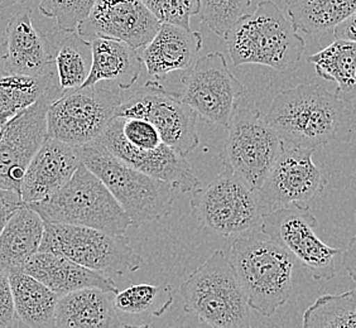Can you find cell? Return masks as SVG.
<instances>
[{
	"label": "cell",
	"instance_id": "obj_1",
	"mask_svg": "<svg viewBox=\"0 0 356 328\" xmlns=\"http://www.w3.org/2000/svg\"><path fill=\"white\" fill-rule=\"evenodd\" d=\"M266 120L286 145L316 149L353 140L355 106L318 83H301L274 96Z\"/></svg>",
	"mask_w": 356,
	"mask_h": 328
},
{
	"label": "cell",
	"instance_id": "obj_2",
	"mask_svg": "<svg viewBox=\"0 0 356 328\" xmlns=\"http://www.w3.org/2000/svg\"><path fill=\"white\" fill-rule=\"evenodd\" d=\"M229 260L250 309L270 317L291 298L295 258L261 227L235 236Z\"/></svg>",
	"mask_w": 356,
	"mask_h": 328
},
{
	"label": "cell",
	"instance_id": "obj_3",
	"mask_svg": "<svg viewBox=\"0 0 356 328\" xmlns=\"http://www.w3.org/2000/svg\"><path fill=\"white\" fill-rule=\"evenodd\" d=\"M235 66L261 65L277 71L293 69L306 43L287 15L272 0L241 15L224 35Z\"/></svg>",
	"mask_w": 356,
	"mask_h": 328
},
{
	"label": "cell",
	"instance_id": "obj_4",
	"mask_svg": "<svg viewBox=\"0 0 356 328\" xmlns=\"http://www.w3.org/2000/svg\"><path fill=\"white\" fill-rule=\"evenodd\" d=\"M83 165L99 178L122 206L131 226L162 219L173 211L175 190L161 179L138 171L92 140L80 147Z\"/></svg>",
	"mask_w": 356,
	"mask_h": 328
},
{
	"label": "cell",
	"instance_id": "obj_5",
	"mask_svg": "<svg viewBox=\"0 0 356 328\" xmlns=\"http://www.w3.org/2000/svg\"><path fill=\"white\" fill-rule=\"evenodd\" d=\"M179 292L185 311L213 328H249L250 307L236 273L222 250H215L192 272Z\"/></svg>",
	"mask_w": 356,
	"mask_h": 328
},
{
	"label": "cell",
	"instance_id": "obj_6",
	"mask_svg": "<svg viewBox=\"0 0 356 328\" xmlns=\"http://www.w3.org/2000/svg\"><path fill=\"white\" fill-rule=\"evenodd\" d=\"M27 205L44 222L86 226L111 235H124L131 226L106 186L83 163L58 191Z\"/></svg>",
	"mask_w": 356,
	"mask_h": 328
},
{
	"label": "cell",
	"instance_id": "obj_7",
	"mask_svg": "<svg viewBox=\"0 0 356 328\" xmlns=\"http://www.w3.org/2000/svg\"><path fill=\"white\" fill-rule=\"evenodd\" d=\"M38 252L66 256L109 277L134 273L144 263L124 235H111L92 227L70 224L44 222Z\"/></svg>",
	"mask_w": 356,
	"mask_h": 328
},
{
	"label": "cell",
	"instance_id": "obj_8",
	"mask_svg": "<svg viewBox=\"0 0 356 328\" xmlns=\"http://www.w3.org/2000/svg\"><path fill=\"white\" fill-rule=\"evenodd\" d=\"M122 91L113 82L100 81L60 96L48 108V137L75 147L95 140L115 117Z\"/></svg>",
	"mask_w": 356,
	"mask_h": 328
},
{
	"label": "cell",
	"instance_id": "obj_9",
	"mask_svg": "<svg viewBox=\"0 0 356 328\" xmlns=\"http://www.w3.org/2000/svg\"><path fill=\"white\" fill-rule=\"evenodd\" d=\"M190 206L206 231L221 236L258 229L264 216L255 190L227 167L209 185L195 188Z\"/></svg>",
	"mask_w": 356,
	"mask_h": 328
},
{
	"label": "cell",
	"instance_id": "obj_10",
	"mask_svg": "<svg viewBox=\"0 0 356 328\" xmlns=\"http://www.w3.org/2000/svg\"><path fill=\"white\" fill-rule=\"evenodd\" d=\"M283 148V140L259 110H235L220 157L225 167L257 191Z\"/></svg>",
	"mask_w": 356,
	"mask_h": 328
},
{
	"label": "cell",
	"instance_id": "obj_11",
	"mask_svg": "<svg viewBox=\"0 0 356 328\" xmlns=\"http://www.w3.org/2000/svg\"><path fill=\"white\" fill-rule=\"evenodd\" d=\"M115 117L144 119L157 128L163 143L187 157L199 147L197 113L184 103L177 94L167 92L157 80L124 97Z\"/></svg>",
	"mask_w": 356,
	"mask_h": 328
},
{
	"label": "cell",
	"instance_id": "obj_12",
	"mask_svg": "<svg viewBox=\"0 0 356 328\" xmlns=\"http://www.w3.org/2000/svg\"><path fill=\"white\" fill-rule=\"evenodd\" d=\"M318 221L307 206H291L269 212L261 231L284 247L316 281H330L337 273L336 260L343 252L325 244L317 235Z\"/></svg>",
	"mask_w": 356,
	"mask_h": 328
},
{
	"label": "cell",
	"instance_id": "obj_13",
	"mask_svg": "<svg viewBox=\"0 0 356 328\" xmlns=\"http://www.w3.org/2000/svg\"><path fill=\"white\" fill-rule=\"evenodd\" d=\"M188 69L178 97L200 117L227 129L238 100L244 94V85L227 67L225 56L211 52Z\"/></svg>",
	"mask_w": 356,
	"mask_h": 328
},
{
	"label": "cell",
	"instance_id": "obj_14",
	"mask_svg": "<svg viewBox=\"0 0 356 328\" xmlns=\"http://www.w3.org/2000/svg\"><path fill=\"white\" fill-rule=\"evenodd\" d=\"M315 148L286 145L257 190L263 215L291 207L307 206L327 185L312 161Z\"/></svg>",
	"mask_w": 356,
	"mask_h": 328
},
{
	"label": "cell",
	"instance_id": "obj_15",
	"mask_svg": "<svg viewBox=\"0 0 356 328\" xmlns=\"http://www.w3.org/2000/svg\"><path fill=\"white\" fill-rule=\"evenodd\" d=\"M62 95L54 85L43 95L9 120L0 137V187L19 192L28 164L48 137L49 105Z\"/></svg>",
	"mask_w": 356,
	"mask_h": 328
},
{
	"label": "cell",
	"instance_id": "obj_16",
	"mask_svg": "<svg viewBox=\"0 0 356 328\" xmlns=\"http://www.w3.org/2000/svg\"><path fill=\"white\" fill-rule=\"evenodd\" d=\"M161 22L140 0H96L76 32L85 40L104 37L131 47H144L157 33Z\"/></svg>",
	"mask_w": 356,
	"mask_h": 328
},
{
	"label": "cell",
	"instance_id": "obj_17",
	"mask_svg": "<svg viewBox=\"0 0 356 328\" xmlns=\"http://www.w3.org/2000/svg\"><path fill=\"white\" fill-rule=\"evenodd\" d=\"M95 140L103 144L113 156L138 171L168 183L175 191L187 193L199 187V178L192 171L186 157L167 144H161L156 149L143 151L127 143L122 136L120 119L118 117L108 124Z\"/></svg>",
	"mask_w": 356,
	"mask_h": 328
},
{
	"label": "cell",
	"instance_id": "obj_18",
	"mask_svg": "<svg viewBox=\"0 0 356 328\" xmlns=\"http://www.w3.org/2000/svg\"><path fill=\"white\" fill-rule=\"evenodd\" d=\"M81 163L80 147L46 138L22 178L19 193L23 202L47 199L72 177Z\"/></svg>",
	"mask_w": 356,
	"mask_h": 328
},
{
	"label": "cell",
	"instance_id": "obj_19",
	"mask_svg": "<svg viewBox=\"0 0 356 328\" xmlns=\"http://www.w3.org/2000/svg\"><path fill=\"white\" fill-rule=\"evenodd\" d=\"M32 14L31 8L23 7L8 21L4 32L7 74L43 76L56 72V41H48L37 31Z\"/></svg>",
	"mask_w": 356,
	"mask_h": 328
},
{
	"label": "cell",
	"instance_id": "obj_20",
	"mask_svg": "<svg viewBox=\"0 0 356 328\" xmlns=\"http://www.w3.org/2000/svg\"><path fill=\"white\" fill-rule=\"evenodd\" d=\"M139 52L152 80H162L173 71H185L193 65L202 48V35L187 28L161 23L157 33Z\"/></svg>",
	"mask_w": 356,
	"mask_h": 328
},
{
	"label": "cell",
	"instance_id": "obj_21",
	"mask_svg": "<svg viewBox=\"0 0 356 328\" xmlns=\"http://www.w3.org/2000/svg\"><path fill=\"white\" fill-rule=\"evenodd\" d=\"M22 272L41 281L60 297L83 288H100L110 293L118 292L117 284L109 275L91 270L57 254L35 253L24 264Z\"/></svg>",
	"mask_w": 356,
	"mask_h": 328
},
{
	"label": "cell",
	"instance_id": "obj_22",
	"mask_svg": "<svg viewBox=\"0 0 356 328\" xmlns=\"http://www.w3.org/2000/svg\"><path fill=\"white\" fill-rule=\"evenodd\" d=\"M110 292L100 288H83L63 294L56 304L54 327H127L114 307Z\"/></svg>",
	"mask_w": 356,
	"mask_h": 328
},
{
	"label": "cell",
	"instance_id": "obj_23",
	"mask_svg": "<svg viewBox=\"0 0 356 328\" xmlns=\"http://www.w3.org/2000/svg\"><path fill=\"white\" fill-rule=\"evenodd\" d=\"M90 43L91 69L83 86L109 81L122 90H128L136 85L143 66L138 49L124 42L104 37L92 38Z\"/></svg>",
	"mask_w": 356,
	"mask_h": 328
},
{
	"label": "cell",
	"instance_id": "obj_24",
	"mask_svg": "<svg viewBox=\"0 0 356 328\" xmlns=\"http://www.w3.org/2000/svg\"><path fill=\"white\" fill-rule=\"evenodd\" d=\"M44 222L27 204L14 212L0 233V272H22L41 245Z\"/></svg>",
	"mask_w": 356,
	"mask_h": 328
},
{
	"label": "cell",
	"instance_id": "obj_25",
	"mask_svg": "<svg viewBox=\"0 0 356 328\" xmlns=\"http://www.w3.org/2000/svg\"><path fill=\"white\" fill-rule=\"evenodd\" d=\"M19 327H54L60 295L24 272L8 274Z\"/></svg>",
	"mask_w": 356,
	"mask_h": 328
},
{
	"label": "cell",
	"instance_id": "obj_26",
	"mask_svg": "<svg viewBox=\"0 0 356 328\" xmlns=\"http://www.w3.org/2000/svg\"><path fill=\"white\" fill-rule=\"evenodd\" d=\"M307 61L315 66L316 74L323 80L335 82L337 95L355 103V42L335 40L320 52L309 56Z\"/></svg>",
	"mask_w": 356,
	"mask_h": 328
},
{
	"label": "cell",
	"instance_id": "obj_27",
	"mask_svg": "<svg viewBox=\"0 0 356 328\" xmlns=\"http://www.w3.org/2000/svg\"><path fill=\"white\" fill-rule=\"evenodd\" d=\"M286 4L292 24L307 35L330 31L356 10V0H286Z\"/></svg>",
	"mask_w": 356,
	"mask_h": 328
},
{
	"label": "cell",
	"instance_id": "obj_28",
	"mask_svg": "<svg viewBox=\"0 0 356 328\" xmlns=\"http://www.w3.org/2000/svg\"><path fill=\"white\" fill-rule=\"evenodd\" d=\"M61 32L55 42L56 76L62 95L81 88L91 69V43L77 32Z\"/></svg>",
	"mask_w": 356,
	"mask_h": 328
},
{
	"label": "cell",
	"instance_id": "obj_29",
	"mask_svg": "<svg viewBox=\"0 0 356 328\" xmlns=\"http://www.w3.org/2000/svg\"><path fill=\"white\" fill-rule=\"evenodd\" d=\"M54 85H58L56 72L43 76H0V124L6 126L9 120L35 103Z\"/></svg>",
	"mask_w": 356,
	"mask_h": 328
},
{
	"label": "cell",
	"instance_id": "obj_30",
	"mask_svg": "<svg viewBox=\"0 0 356 328\" xmlns=\"http://www.w3.org/2000/svg\"><path fill=\"white\" fill-rule=\"evenodd\" d=\"M305 328H356V292L326 294L303 313Z\"/></svg>",
	"mask_w": 356,
	"mask_h": 328
},
{
	"label": "cell",
	"instance_id": "obj_31",
	"mask_svg": "<svg viewBox=\"0 0 356 328\" xmlns=\"http://www.w3.org/2000/svg\"><path fill=\"white\" fill-rule=\"evenodd\" d=\"M171 289L168 286L137 284L114 293L113 303L118 312L127 315H144L153 311V315L163 313L171 304Z\"/></svg>",
	"mask_w": 356,
	"mask_h": 328
},
{
	"label": "cell",
	"instance_id": "obj_32",
	"mask_svg": "<svg viewBox=\"0 0 356 328\" xmlns=\"http://www.w3.org/2000/svg\"><path fill=\"white\" fill-rule=\"evenodd\" d=\"M252 0H200V17L213 33L224 37L235 22L247 13Z\"/></svg>",
	"mask_w": 356,
	"mask_h": 328
},
{
	"label": "cell",
	"instance_id": "obj_33",
	"mask_svg": "<svg viewBox=\"0 0 356 328\" xmlns=\"http://www.w3.org/2000/svg\"><path fill=\"white\" fill-rule=\"evenodd\" d=\"M96 0H40V12L55 19L62 32H75Z\"/></svg>",
	"mask_w": 356,
	"mask_h": 328
},
{
	"label": "cell",
	"instance_id": "obj_34",
	"mask_svg": "<svg viewBox=\"0 0 356 328\" xmlns=\"http://www.w3.org/2000/svg\"><path fill=\"white\" fill-rule=\"evenodd\" d=\"M161 23L191 29V17L200 12V0H140Z\"/></svg>",
	"mask_w": 356,
	"mask_h": 328
},
{
	"label": "cell",
	"instance_id": "obj_35",
	"mask_svg": "<svg viewBox=\"0 0 356 328\" xmlns=\"http://www.w3.org/2000/svg\"><path fill=\"white\" fill-rule=\"evenodd\" d=\"M120 119V130L125 142L137 149H156L163 140L157 128L144 119Z\"/></svg>",
	"mask_w": 356,
	"mask_h": 328
},
{
	"label": "cell",
	"instance_id": "obj_36",
	"mask_svg": "<svg viewBox=\"0 0 356 328\" xmlns=\"http://www.w3.org/2000/svg\"><path fill=\"white\" fill-rule=\"evenodd\" d=\"M19 327L8 275L0 272V328Z\"/></svg>",
	"mask_w": 356,
	"mask_h": 328
},
{
	"label": "cell",
	"instance_id": "obj_37",
	"mask_svg": "<svg viewBox=\"0 0 356 328\" xmlns=\"http://www.w3.org/2000/svg\"><path fill=\"white\" fill-rule=\"evenodd\" d=\"M24 205L19 192L0 187V233L8 221Z\"/></svg>",
	"mask_w": 356,
	"mask_h": 328
},
{
	"label": "cell",
	"instance_id": "obj_38",
	"mask_svg": "<svg viewBox=\"0 0 356 328\" xmlns=\"http://www.w3.org/2000/svg\"><path fill=\"white\" fill-rule=\"evenodd\" d=\"M355 14H351L350 17L337 23L335 27L332 28L335 40L355 42Z\"/></svg>",
	"mask_w": 356,
	"mask_h": 328
},
{
	"label": "cell",
	"instance_id": "obj_39",
	"mask_svg": "<svg viewBox=\"0 0 356 328\" xmlns=\"http://www.w3.org/2000/svg\"><path fill=\"white\" fill-rule=\"evenodd\" d=\"M356 239L351 238L349 246L345 253L341 254V265L345 268L346 273L349 274L353 281L356 279Z\"/></svg>",
	"mask_w": 356,
	"mask_h": 328
},
{
	"label": "cell",
	"instance_id": "obj_40",
	"mask_svg": "<svg viewBox=\"0 0 356 328\" xmlns=\"http://www.w3.org/2000/svg\"><path fill=\"white\" fill-rule=\"evenodd\" d=\"M6 40L4 35H0V76L6 75Z\"/></svg>",
	"mask_w": 356,
	"mask_h": 328
},
{
	"label": "cell",
	"instance_id": "obj_41",
	"mask_svg": "<svg viewBox=\"0 0 356 328\" xmlns=\"http://www.w3.org/2000/svg\"><path fill=\"white\" fill-rule=\"evenodd\" d=\"M26 0H0V9L14 7L18 4H23Z\"/></svg>",
	"mask_w": 356,
	"mask_h": 328
},
{
	"label": "cell",
	"instance_id": "obj_42",
	"mask_svg": "<svg viewBox=\"0 0 356 328\" xmlns=\"http://www.w3.org/2000/svg\"><path fill=\"white\" fill-rule=\"evenodd\" d=\"M3 130H4V126L0 124V137H1V134H3Z\"/></svg>",
	"mask_w": 356,
	"mask_h": 328
}]
</instances>
